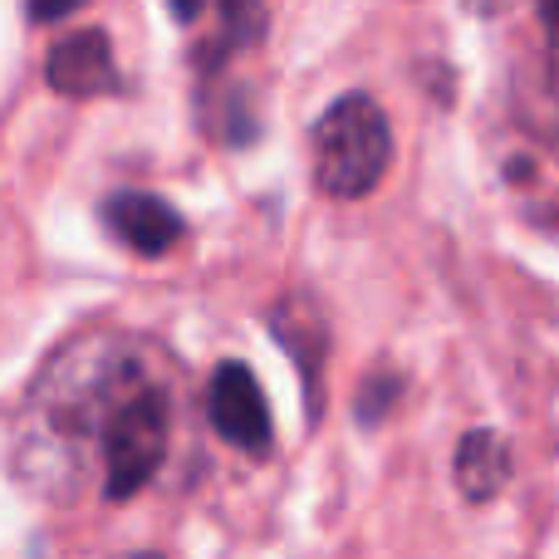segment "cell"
<instances>
[{
  "instance_id": "obj_5",
  "label": "cell",
  "mask_w": 559,
  "mask_h": 559,
  "mask_svg": "<svg viewBox=\"0 0 559 559\" xmlns=\"http://www.w3.org/2000/svg\"><path fill=\"white\" fill-rule=\"evenodd\" d=\"M98 222L114 241H123L128 251L138 255H167L177 241H182V212L167 206L163 197L153 192H114L98 206Z\"/></svg>"
},
{
  "instance_id": "obj_9",
  "label": "cell",
  "mask_w": 559,
  "mask_h": 559,
  "mask_svg": "<svg viewBox=\"0 0 559 559\" xmlns=\"http://www.w3.org/2000/svg\"><path fill=\"white\" fill-rule=\"evenodd\" d=\"M123 559H163V555H123Z\"/></svg>"
},
{
  "instance_id": "obj_4",
  "label": "cell",
  "mask_w": 559,
  "mask_h": 559,
  "mask_svg": "<svg viewBox=\"0 0 559 559\" xmlns=\"http://www.w3.org/2000/svg\"><path fill=\"white\" fill-rule=\"evenodd\" d=\"M45 79L55 94L64 98H98V94H118V64H114V45L104 29H74V35L55 39L45 59Z\"/></svg>"
},
{
  "instance_id": "obj_3",
  "label": "cell",
  "mask_w": 559,
  "mask_h": 559,
  "mask_svg": "<svg viewBox=\"0 0 559 559\" xmlns=\"http://www.w3.org/2000/svg\"><path fill=\"white\" fill-rule=\"evenodd\" d=\"M206 417H212L216 437L236 452L265 456L275 442V423H271V403H265L261 383L246 364H222L212 373V388H206Z\"/></svg>"
},
{
  "instance_id": "obj_1",
  "label": "cell",
  "mask_w": 559,
  "mask_h": 559,
  "mask_svg": "<svg viewBox=\"0 0 559 559\" xmlns=\"http://www.w3.org/2000/svg\"><path fill=\"white\" fill-rule=\"evenodd\" d=\"M393 163V128L368 94H344L319 114L314 128V187L334 202H358L383 182Z\"/></svg>"
},
{
  "instance_id": "obj_7",
  "label": "cell",
  "mask_w": 559,
  "mask_h": 559,
  "mask_svg": "<svg viewBox=\"0 0 559 559\" xmlns=\"http://www.w3.org/2000/svg\"><path fill=\"white\" fill-rule=\"evenodd\" d=\"M74 15V5H29V20H64Z\"/></svg>"
},
{
  "instance_id": "obj_6",
  "label": "cell",
  "mask_w": 559,
  "mask_h": 559,
  "mask_svg": "<svg viewBox=\"0 0 559 559\" xmlns=\"http://www.w3.org/2000/svg\"><path fill=\"white\" fill-rule=\"evenodd\" d=\"M506 481H511V447L501 442V432H491V427L466 432L456 447V491L472 506H481L501 496Z\"/></svg>"
},
{
  "instance_id": "obj_8",
  "label": "cell",
  "mask_w": 559,
  "mask_h": 559,
  "mask_svg": "<svg viewBox=\"0 0 559 559\" xmlns=\"http://www.w3.org/2000/svg\"><path fill=\"white\" fill-rule=\"evenodd\" d=\"M540 15H545V20H550V25H559V5H545V10H540Z\"/></svg>"
},
{
  "instance_id": "obj_2",
  "label": "cell",
  "mask_w": 559,
  "mask_h": 559,
  "mask_svg": "<svg viewBox=\"0 0 559 559\" xmlns=\"http://www.w3.org/2000/svg\"><path fill=\"white\" fill-rule=\"evenodd\" d=\"M104 496L108 501H128L138 496L153 472L163 466V452H167V397L163 388H138L118 403V413L108 417L104 437Z\"/></svg>"
}]
</instances>
